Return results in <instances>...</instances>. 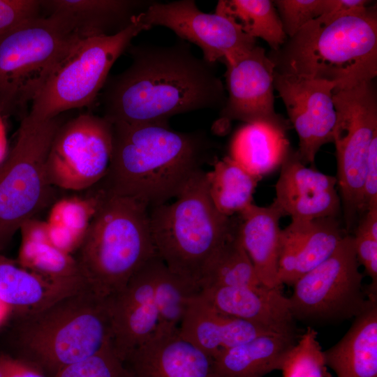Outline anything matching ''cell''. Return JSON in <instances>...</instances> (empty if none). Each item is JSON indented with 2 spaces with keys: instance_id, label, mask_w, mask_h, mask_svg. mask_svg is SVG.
<instances>
[{
  "instance_id": "4316f807",
  "label": "cell",
  "mask_w": 377,
  "mask_h": 377,
  "mask_svg": "<svg viewBox=\"0 0 377 377\" xmlns=\"http://www.w3.org/2000/svg\"><path fill=\"white\" fill-rule=\"evenodd\" d=\"M286 129L264 122L246 123L232 138L229 156L262 179L281 167L290 147Z\"/></svg>"
},
{
  "instance_id": "cb8c5ba5",
  "label": "cell",
  "mask_w": 377,
  "mask_h": 377,
  "mask_svg": "<svg viewBox=\"0 0 377 377\" xmlns=\"http://www.w3.org/2000/svg\"><path fill=\"white\" fill-rule=\"evenodd\" d=\"M142 2L127 0H43L42 10L81 39L119 32L126 27Z\"/></svg>"
},
{
  "instance_id": "603a6c76",
  "label": "cell",
  "mask_w": 377,
  "mask_h": 377,
  "mask_svg": "<svg viewBox=\"0 0 377 377\" xmlns=\"http://www.w3.org/2000/svg\"><path fill=\"white\" fill-rule=\"evenodd\" d=\"M367 297L345 335L323 351L337 377H377V295Z\"/></svg>"
},
{
  "instance_id": "3957f363",
  "label": "cell",
  "mask_w": 377,
  "mask_h": 377,
  "mask_svg": "<svg viewBox=\"0 0 377 377\" xmlns=\"http://www.w3.org/2000/svg\"><path fill=\"white\" fill-rule=\"evenodd\" d=\"M279 73L325 80L343 89L377 75V9L323 15L267 54Z\"/></svg>"
},
{
  "instance_id": "e0dca14e",
  "label": "cell",
  "mask_w": 377,
  "mask_h": 377,
  "mask_svg": "<svg viewBox=\"0 0 377 377\" xmlns=\"http://www.w3.org/2000/svg\"><path fill=\"white\" fill-rule=\"evenodd\" d=\"M274 200L291 220L337 217L341 209L337 177L302 163L290 149L280 167Z\"/></svg>"
},
{
  "instance_id": "b9f144b4",
  "label": "cell",
  "mask_w": 377,
  "mask_h": 377,
  "mask_svg": "<svg viewBox=\"0 0 377 377\" xmlns=\"http://www.w3.org/2000/svg\"><path fill=\"white\" fill-rule=\"evenodd\" d=\"M0 377H4V375H3V371L1 370V366H0Z\"/></svg>"
},
{
  "instance_id": "5bb4252c",
  "label": "cell",
  "mask_w": 377,
  "mask_h": 377,
  "mask_svg": "<svg viewBox=\"0 0 377 377\" xmlns=\"http://www.w3.org/2000/svg\"><path fill=\"white\" fill-rule=\"evenodd\" d=\"M334 83L297 75L274 74V88L286 106L299 138L300 158L312 164L321 147L333 142L337 113Z\"/></svg>"
},
{
  "instance_id": "484cf974",
  "label": "cell",
  "mask_w": 377,
  "mask_h": 377,
  "mask_svg": "<svg viewBox=\"0 0 377 377\" xmlns=\"http://www.w3.org/2000/svg\"><path fill=\"white\" fill-rule=\"evenodd\" d=\"M20 231L22 241L16 260L20 265L50 281L89 287L74 256L50 242L46 221L34 218Z\"/></svg>"
},
{
  "instance_id": "6da1fadb",
  "label": "cell",
  "mask_w": 377,
  "mask_h": 377,
  "mask_svg": "<svg viewBox=\"0 0 377 377\" xmlns=\"http://www.w3.org/2000/svg\"><path fill=\"white\" fill-rule=\"evenodd\" d=\"M130 46L131 65L104 86L103 117L110 122L168 124L176 114L223 108L227 94L214 64L194 55L186 40Z\"/></svg>"
},
{
  "instance_id": "277c9868",
  "label": "cell",
  "mask_w": 377,
  "mask_h": 377,
  "mask_svg": "<svg viewBox=\"0 0 377 377\" xmlns=\"http://www.w3.org/2000/svg\"><path fill=\"white\" fill-rule=\"evenodd\" d=\"M13 343L18 356L53 377L111 343L109 297L89 288L17 318Z\"/></svg>"
},
{
  "instance_id": "ac0fdd59",
  "label": "cell",
  "mask_w": 377,
  "mask_h": 377,
  "mask_svg": "<svg viewBox=\"0 0 377 377\" xmlns=\"http://www.w3.org/2000/svg\"><path fill=\"white\" fill-rule=\"evenodd\" d=\"M124 362L133 377H221L214 359L184 338L179 328L156 330Z\"/></svg>"
},
{
  "instance_id": "52a82bcc",
  "label": "cell",
  "mask_w": 377,
  "mask_h": 377,
  "mask_svg": "<svg viewBox=\"0 0 377 377\" xmlns=\"http://www.w3.org/2000/svg\"><path fill=\"white\" fill-rule=\"evenodd\" d=\"M63 123L61 115L39 120L26 114L13 147L0 163V253L20 227L54 198L46 161Z\"/></svg>"
},
{
  "instance_id": "44dd1931",
  "label": "cell",
  "mask_w": 377,
  "mask_h": 377,
  "mask_svg": "<svg viewBox=\"0 0 377 377\" xmlns=\"http://www.w3.org/2000/svg\"><path fill=\"white\" fill-rule=\"evenodd\" d=\"M179 332L213 358L225 350L257 337L276 334L219 311L200 292L190 300Z\"/></svg>"
},
{
  "instance_id": "836d02e7",
  "label": "cell",
  "mask_w": 377,
  "mask_h": 377,
  "mask_svg": "<svg viewBox=\"0 0 377 377\" xmlns=\"http://www.w3.org/2000/svg\"><path fill=\"white\" fill-rule=\"evenodd\" d=\"M281 371L283 377H332L327 370L318 333L307 329L287 353Z\"/></svg>"
},
{
  "instance_id": "d590c367",
  "label": "cell",
  "mask_w": 377,
  "mask_h": 377,
  "mask_svg": "<svg viewBox=\"0 0 377 377\" xmlns=\"http://www.w3.org/2000/svg\"><path fill=\"white\" fill-rule=\"evenodd\" d=\"M273 3L288 38L313 20L332 12V0H276Z\"/></svg>"
},
{
  "instance_id": "7a4b0ae2",
  "label": "cell",
  "mask_w": 377,
  "mask_h": 377,
  "mask_svg": "<svg viewBox=\"0 0 377 377\" xmlns=\"http://www.w3.org/2000/svg\"><path fill=\"white\" fill-rule=\"evenodd\" d=\"M112 124L110 163L95 186L149 209L175 198L211 149L205 134L176 131L168 124Z\"/></svg>"
},
{
  "instance_id": "30bf717a",
  "label": "cell",
  "mask_w": 377,
  "mask_h": 377,
  "mask_svg": "<svg viewBox=\"0 0 377 377\" xmlns=\"http://www.w3.org/2000/svg\"><path fill=\"white\" fill-rule=\"evenodd\" d=\"M337 118L333 131L337 186L347 229L360 214L369 147L377 135V93L374 80L334 89Z\"/></svg>"
},
{
  "instance_id": "7402d4cb",
  "label": "cell",
  "mask_w": 377,
  "mask_h": 377,
  "mask_svg": "<svg viewBox=\"0 0 377 377\" xmlns=\"http://www.w3.org/2000/svg\"><path fill=\"white\" fill-rule=\"evenodd\" d=\"M237 215L238 235L260 282L269 288L281 290L278 270L280 220L283 213L274 200L267 207L253 203Z\"/></svg>"
},
{
  "instance_id": "60d3db41",
  "label": "cell",
  "mask_w": 377,
  "mask_h": 377,
  "mask_svg": "<svg viewBox=\"0 0 377 377\" xmlns=\"http://www.w3.org/2000/svg\"><path fill=\"white\" fill-rule=\"evenodd\" d=\"M12 311L11 309L0 301V323H2L8 313Z\"/></svg>"
},
{
  "instance_id": "5b68a950",
  "label": "cell",
  "mask_w": 377,
  "mask_h": 377,
  "mask_svg": "<svg viewBox=\"0 0 377 377\" xmlns=\"http://www.w3.org/2000/svg\"><path fill=\"white\" fill-rule=\"evenodd\" d=\"M94 187L96 209L74 257L89 288L110 297L157 253L149 208L136 199Z\"/></svg>"
},
{
  "instance_id": "e575fe53",
  "label": "cell",
  "mask_w": 377,
  "mask_h": 377,
  "mask_svg": "<svg viewBox=\"0 0 377 377\" xmlns=\"http://www.w3.org/2000/svg\"><path fill=\"white\" fill-rule=\"evenodd\" d=\"M53 377H133L110 343L97 353L59 371Z\"/></svg>"
},
{
  "instance_id": "d6986e66",
  "label": "cell",
  "mask_w": 377,
  "mask_h": 377,
  "mask_svg": "<svg viewBox=\"0 0 377 377\" xmlns=\"http://www.w3.org/2000/svg\"><path fill=\"white\" fill-rule=\"evenodd\" d=\"M345 235L337 217L291 220L280 235L278 279L281 285L293 286L323 262Z\"/></svg>"
},
{
  "instance_id": "ab89813d",
  "label": "cell",
  "mask_w": 377,
  "mask_h": 377,
  "mask_svg": "<svg viewBox=\"0 0 377 377\" xmlns=\"http://www.w3.org/2000/svg\"><path fill=\"white\" fill-rule=\"evenodd\" d=\"M0 366L4 377H48L37 367L9 355L0 354Z\"/></svg>"
},
{
  "instance_id": "9a60e30c",
  "label": "cell",
  "mask_w": 377,
  "mask_h": 377,
  "mask_svg": "<svg viewBox=\"0 0 377 377\" xmlns=\"http://www.w3.org/2000/svg\"><path fill=\"white\" fill-rule=\"evenodd\" d=\"M221 61L226 66L228 94L220 119L264 122L288 129L289 122L274 109L275 66L265 50L256 45Z\"/></svg>"
},
{
  "instance_id": "f35d334b",
  "label": "cell",
  "mask_w": 377,
  "mask_h": 377,
  "mask_svg": "<svg viewBox=\"0 0 377 377\" xmlns=\"http://www.w3.org/2000/svg\"><path fill=\"white\" fill-rule=\"evenodd\" d=\"M374 206H377V135L373 138L369 149L360 214Z\"/></svg>"
},
{
  "instance_id": "7c38bea8",
  "label": "cell",
  "mask_w": 377,
  "mask_h": 377,
  "mask_svg": "<svg viewBox=\"0 0 377 377\" xmlns=\"http://www.w3.org/2000/svg\"><path fill=\"white\" fill-rule=\"evenodd\" d=\"M112 151V124L103 116L81 114L58 128L46 161L54 188L80 191L105 177Z\"/></svg>"
},
{
  "instance_id": "f1b7e54d",
  "label": "cell",
  "mask_w": 377,
  "mask_h": 377,
  "mask_svg": "<svg viewBox=\"0 0 377 377\" xmlns=\"http://www.w3.org/2000/svg\"><path fill=\"white\" fill-rule=\"evenodd\" d=\"M210 199L222 214L231 217L253 204V195L261 179L242 168L230 156L214 161L205 172Z\"/></svg>"
},
{
  "instance_id": "8992f818",
  "label": "cell",
  "mask_w": 377,
  "mask_h": 377,
  "mask_svg": "<svg viewBox=\"0 0 377 377\" xmlns=\"http://www.w3.org/2000/svg\"><path fill=\"white\" fill-rule=\"evenodd\" d=\"M149 219L158 256L170 271L200 288L207 266L237 222L213 205L202 169L191 176L174 202L150 208Z\"/></svg>"
},
{
  "instance_id": "d4e9b609",
  "label": "cell",
  "mask_w": 377,
  "mask_h": 377,
  "mask_svg": "<svg viewBox=\"0 0 377 377\" xmlns=\"http://www.w3.org/2000/svg\"><path fill=\"white\" fill-rule=\"evenodd\" d=\"M87 288L48 281L0 253V301L17 318L34 314L63 297Z\"/></svg>"
},
{
  "instance_id": "ffe728a7",
  "label": "cell",
  "mask_w": 377,
  "mask_h": 377,
  "mask_svg": "<svg viewBox=\"0 0 377 377\" xmlns=\"http://www.w3.org/2000/svg\"><path fill=\"white\" fill-rule=\"evenodd\" d=\"M200 294L215 309L272 332L296 337L288 297L280 289L264 286L214 287Z\"/></svg>"
},
{
  "instance_id": "9c48e42d",
  "label": "cell",
  "mask_w": 377,
  "mask_h": 377,
  "mask_svg": "<svg viewBox=\"0 0 377 377\" xmlns=\"http://www.w3.org/2000/svg\"><path fill=\"white\" fill-rule=\"evenodd\" d=\"M136 15L114 34L79 40L48 78L27 114L39 120L50 119L93 103L114 63L133 38L147 30Z\"/></svg>"
},
{
  "instance_id": "4fadbf2b",
  "label": "cell",
  "mask_w": 377,
  "mask_h": 377,
  "mask_svg": "<svg viewBox=\"0 0 377 377\" xmlns=\"http://www.w3.org/2000/svg\"><path fill=\"white\" fill-rule=\"evenodd\" d=\"M147 30L163 26L182 40L195 43L209 63L230 58L252 50L256 39L247 35L231 17L202 12L193 0L151 3L136 15Z\"/></svg>"
},
{
  "instance_id": "4dcf8cb0",
  "label": "cell",
  "mask_w": 377,
  "mask_h": 377,
  "mask_svg": "<svg viewBox=\"0 0 377 377\" xmlns=\"http://www.w3.org/2000/svg\"><path fill=\"white\" fill-rule=\"evenodd\" d=\"M259 286L263 285L241 242L237 219L232 232L207 266L200 281V290L214 287Z\"/></svg>"
},
{
  "instance_id": "74e56055",
  "label": "cell",
  "mask_w": 377,
  "mask_h": 377,
  "mask_svg": "<svg viewBox=\"0 0 377 377\" xmlns=\"http://www.w3.org/2000/svg\"><path fill=\"white\" fill-rule=\"evenodd\" d=\"M353 237L357 260L371 279L367 295H377V238L358 226Z\"/></svg>"
},
{
  "instance_id": "d6a6232c",
  "label": "cell",
  "mask_w": 377,
  "mask_h": 377,
  "mask_svg": "<svg viewBox=\"0 0 377 377\" xmlns=\"http://www.w3.org/2000/svg\"><path fill=\"white\" fill-rule=\"evenodd\" d=\"M200 292L196 284L173 273L163 263L155 290L156 330L179 329L190 300Z\"/></svg>"
},
{
  "instance_id": "ba28073f",
  "label": "cell",
  "mask_w": 377,
  "mask_h": 377,
  "mask_svg": "<svg viewBox=\"0 0 377 377\" xmlns=\"http://www.w3.org/2000/svg\"><path fill=\"white\" fill-rule=\"evenodd\" d=\"M82 40L56 18L39 16L0 38V116L22 111Z\"/></svg>"
},
{
  "instance_id": "f546056e",
  "label": "cell",
  "mask_w": 377,
  "mask_h": 377,
  "mask_svg": "<svg viewBox=\"0 0 377 377\" xmlns=\"http://www.w3.org/2000/svg\"><path fill=\"white\" fill-rule=\"evenodd\" d=\"M98 200V191L94 188L85 197L65 198L53 204L46 221L53 245L71 254L76 251L96 212Z\"/></svg>"
},
{
  "instance_id": "8d00e7d4",
  "label": "cell",
  "mask_w": 377,
  "mask_h": 377,
  "mask_svg": "<svg viewBox=\"0 0 377 377\" xmlns=\"http://www.w3.org/2000/svg\"><path fill=\"white\" fill-rule=\"evenodd\" d=\"M41 10L39 0H0V38L40 16Z\"/></svg>"
},
{
  "instance_id": "1f68e13d",
  "label": "cell",
  "mask_w": 377,
  "mask_h": 377,
  "mask_svg": "<svg viewBox=\"0 0 377 377\" xmlns=\"http://www.w3.org/2000/svg\"><path fill=\"white\" fill-rule=\"evenodd\" d=\"M216 12L233 18L247 35L266 41L271 50H277L288 38L273 1H219Z\"/></svg>"
},
{
  "instance_id": "8fae6325",
  "label": "cell",
  "mask_w": 377,
  "mask_h": 377,
  "mask_svg": "<svg viewBox=\"0 0 377 377\" xmlns=\"http://www.w3.org/2000/svg\"><path fill=\"white\" fill-rule=\"evenodd\" d=\"M360 265L353 235L346 234L327 259L292 286L288 299L294 319L325 324L354 318L367 301Z\"/></svg>"
},
{
  "instance_id": "2e32d148",
  "label": "cell",
  "mask_w": 377,
  "mask_h": 377,
  "mask_svg": "<svg viewBox=\"0 0 377 377\" xmlns=\"http://www.w3.org/2000/svg\"><path fill=\"white\" fill-rule=\"evenodd\" d=\"M163 263L158 255L154 256L121 291L109 297L111 344L124 362L156 331L158 311L155 290Z\"/></svg>"
},
{
  "instance_id": "83f0119b",
  "label": "cell",
  "mask_w": 377,
  "mask_h": 377,
  "mask_svg": "<svg viewBox=\"0 0 377 377\" xmlns=\"http://www.w3.org/2000/svg\"><path fill=\"white\" fill-rule=\"evenodd\" d=\"M296 337L267 334L225 350L214 359L221 377H263L281 370Z\"/></svg>"
}]
</instances>
